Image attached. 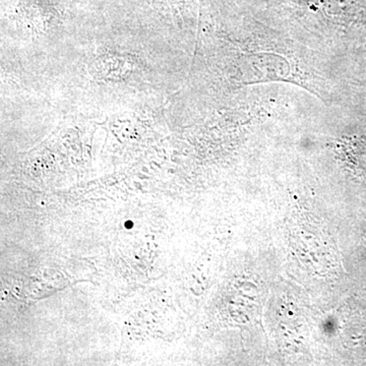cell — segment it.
<instances>
[{"instance_id":"1","label":"cell","mask_w":366,"mask_h":366,"mask_svg":"<svg viewBox=\"0 0 366 366\" xmlns=\"http://www.w3.org/2000/svg\"><path fill=\"white\" fill-rule=\"evenodd\" d=\"M127 224H129V225H127V224H125V227H129V228L132 227V225H131V224H132V222H127Z\"/></svg>"}]
</instances>
